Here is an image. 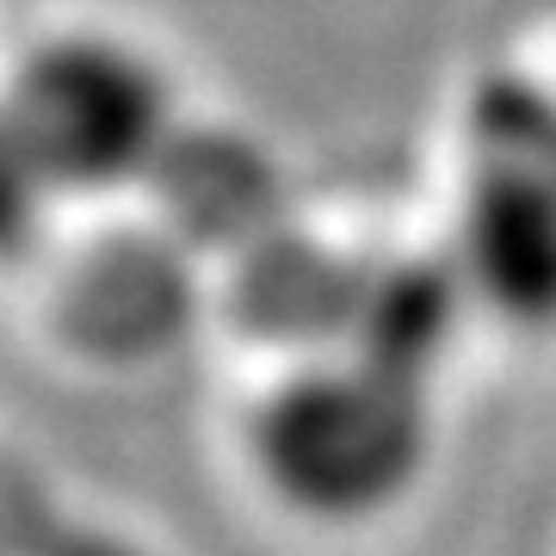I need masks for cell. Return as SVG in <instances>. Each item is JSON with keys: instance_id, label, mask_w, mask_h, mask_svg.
<instances>
[{"instance_id": "obj_4", "label": "cell", "mask_w": 556, "mask_h": 556, "mask_svg": "<svg viewBox=\"0 0 556 556\" xmlns=\"http://www.w3.org/2000/svg\"><path fill=\"white\" fill-rule=\"evenodd\" d=\"M464 278L427 273V266H408V273L383 278L371 291V334H365V353L390 358L402 371H420V358L439 346V328H445V303Z\"/></svg>"}, {"instance_id": "obj_5", "label": "cell", "mask_w": 556, "mask_h": 556, "mask_svg": "<svg viewBox=\"0 0 556 556\" xmlns=\"http://www.w3.org/2000/svg\"><path fill=\"white\" fill-rule=\"evenodd\" d=\"M43 199H50V179L38 174L25 137L13 130L7 105H0V260H13L25 241L38 236Z\"/></svg>"}, {"instance_id": "obj_2", "label": "cell", "mask_w": 556, "mask_h": 556, "mask_svg": "<svg viewBox=\"0 0 556 556\" xmlns=\"http://www.w3.org/2000/svg\"><path fill=\"white\" fill-rule=\"evenodd\" d=\"M470 186L457 223L464 285L501 316L556 321V100L532 80H489L470 100Z\"/></svg>"}, {"instance_id": "obj_3", "label": "cell", "mask_w": 556, "mask_h": 556, "mask_svg": "<svg viewBox=\"0 0 556 556\" xmlns=\"http://www.w3.org/2000/svg\"><path fill=\"white\" fill-rule=\"evenodd\" d=\"M7 118L50 192H105L155 161L167 137V87L112 38H56L7 80Z\"/></svg>"}, {"instance_id": "obj_1", "label": "cell", "mask_w": 556, "mask_h": 556, "mask_svg": "<svg viewBox=\"0 0 556 556\" xmlns=\"http://www.w3.org/2000/svg\"><path fill=\"white\" fill-rule=\"evenodd\" d=\"M433 415L420 371L390 358L309 365L254 415V464L285 507L321 526H353L396 507L427 470Z\"/></svg>"}]
</instances>
